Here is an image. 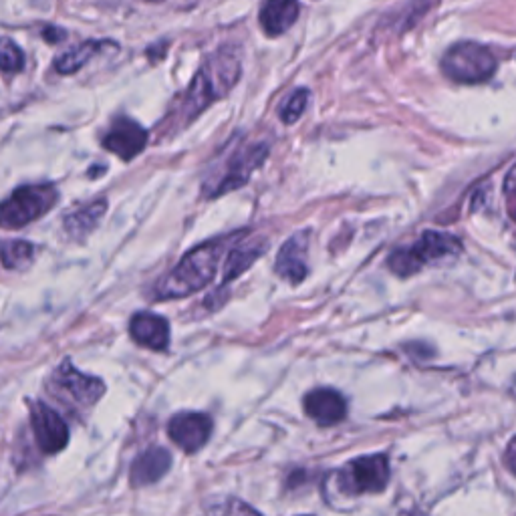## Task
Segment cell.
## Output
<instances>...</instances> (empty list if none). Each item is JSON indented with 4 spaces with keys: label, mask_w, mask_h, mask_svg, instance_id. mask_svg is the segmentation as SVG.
Listing matches in <instances>:
<instances>
[{
    "label": "cell",
    "mask_w": 516,
    "mask_h": 516,
    "mask_svg": "<svg viewBox=\"0 0 516 516\" xmlns=\"http://www.w3.org/2000/svg\"><path fill=\"white\" fill-rule=\"evenodd\" d=\"M240 71H242V65H240L238 49L222 47L196 73L186 93V99L180 107V115H184L186 121L194 119L212 101L224 97L236 85Z\"/></svg>",
    "instance_id": "obj_1"
},
{
    "label": "cell",
    "mask_w": 516,
    "mask_h": 516,
    "mask_svg": "<svg viewBox=\"0 0 516 516\" xmlns=\"http://www.w3.org/2000/svg\"><path fill=\"white\" fill-rule=\"evenodd\" d=\"M228 242L230 238L212 240L188 252L172 269V273L164 281H160V285L156 287V299H184L194 295L196 291H202L214 279Z\"/></svg>",
    "instance_id": "obj_2"
},
{
    "label": "cell",
    "mask_w": 516,
    "mask_h": 516,
    "mask_svg": "<svg viewBox=\"0 0 516 516\" xmlns=\"http://www.w3.org/2000/svg\"><path fill=\"white\" fill-rule=\"evenodd\" d=\"M460 252L462 244L456 236L440 230H428L412 246L394 250L387 258V267L398 277H412L430 265L454 261Z\"/></svg>",
    "instance_id": "obj_3"
},
{
    "label": "cell",
    "mask_w": 516,
    "mask_h": 516,
    "mask_svg": "<svg viewBox=\"0 0 516 516\" xmlns=\"http://www.w3.org/2000/svg\"><path fill=\"white\" fill-rule=\"evenodd\" d=\"M59 194L51 184L23 186L0 204V228H23L47 214Z\"/></svg>",
    "instance_id": "obj_4"
},
{
    "label": "cell",
    "mask_w": 516,
    "mask_h": 516,
    "mask_svg": "<svg viewBox=\"0 0 516 516\" xmlns=\"http://www.w3.org/2000/svg\"><path fill=\"white\" fill-rule=\"evenodd\" d=\"M442 71L456 83H482L496 71V57L478 43H458L442 59Z\"/></svg>",
    "instance_id": "obj_5"
},
{
    "label": "cell",
    "mask_w": 516,
    "mask_h": 516,
    "mask_svg": "<svg viewBox=\"0 0 516 516\" xmlns=\"http://www.w3.org/2000/svg\"><path fill=\"white\" fill-rule=\"evenodd\" d=\"M387 482H390V460L385 454L355 458L339 474V486L349 494L381 492Z\"/></svg>",
    "instance_id": "obj_6"
},
{
    "label": "cell",
    "mask_w": 516,
    "mask_h": 516,
    "mask_svg": "<svg viewBox=\"0 0 516 516\" xmlns=\"http://www.w3.org/2000/svg\"><path fill=\"white\" fill-rule=\"evenodd\" d=\"M31 426L35 440L45 454H57L69 444V428L65 420L43 402H35L31 406Z\"/></svg>",
    "instance_id": "obj_7"
},
{
    "label": "cell",
    "mask_w": 516,
    "mask_h": 516,
    "mask_svg": "<svg viewBox=\"0 0 516 516\" xmlns=\"http://www.w3.org/2000/svg\"><path fill=\"white\" fill-rule=\"evenodd\" d=\"M148 144L146 129L129 117H117L111 123V129L103 138V148L117 158L129 162L144 152Z\"/></svg>",
    "instance_id": "obj_8"
},
{
    "label": "cell",
    "mask_w": 516,
    "mask_h": 516,
    "mask_svg": "<svg viewBox=\"0 0 516 516\" xmlns=\"http://www.w3.org/2000/svg\"><path fill=\"white\" fill-rule=\"evenodd\" d=\"M55 383L65 396H69L77 406L85 408L97 404L105 394V385L101 379L81 373L73 367L71 361H63L55 371Z\"/></svg>",
    "instance_id": "obj_9"
},
{
    "label": "cell",
    "mask_w": 516,
    "mask_h": 516,
    "mask_svg": "<svg viewBox=\"0 0 516 516\" xmlns=\"http://www.w3.org/2000/svg\"><path fill=\"white\" fill-rule=\"evenodd\" d=\"M267 154H269V148L263 146V144H254V146H248L244 150H238L228 160V166H226L224 174L220 176L218 184L210 190L212 192L210 196H222V194H226L230 190H236L242 184H246L250 174L265 162Z\"/></svg>",
    "instance_id": "obj_10"
},
{
    "label": "cell",
    "mask_w": 516,
    "mask_h": 516,
    "mask_svg": "<svg viewBox=\"0 0 516 516\" xmlns=\"http://www.w3.org/2000/svg\"><path fill=\"white\" fill-rule=\"evenodd\" d=\"M168 434L174 444H178L184 452L192 454L206 446L212 434V420L206 414L184 412L170 420Z\"/></svg>",
    "instance_id": "obj_11"
},
{
    "label": "cell",
    "mask_w": 516,
    "mask_h": 516,
    "mask_svg": "<svg viewBox=\"0 0 516 516\" xmlns=\"http://www.w3.org/2000/svg\"><path fill=\"white\" fill-rule=\"evenodd\" d=\"M307 250H309V232L301 230L295 236H291L279 250L277 265H275L277 275H281L285 281L293 285H299L309 273Z\"/></svg>",
    "instance_id": "obj_12"
},
{
    "label": "cell",
    "mask_w": 516,
    "mask_h": 516,
    "mask_svg": "<svg viewBox=\"0 0 516 516\" xmlns=\"http://www.w3.org/2000/svg\"><path fill=\"white\" fill-rule=\"evenodd\" d=\"M305 414L315 420L319 426H335L347 416V402L345 398L329 390V387H321V390H313L303 400Z\"/></svg>",
    "instance_id": "obj_13"
},
{
    "label": "cell",
    "mask_w": 516,
    "mask_h": 516,
    "mask_svg": "<svg viewBox=\"0 0 516 516\" xmlns=\"http://www.w3.org/2000/svg\"><path fill=\"white\" fill-rule=\"evenodd\" d=\"M129 333L134 341L152 351H164L170 343V325L156 313H138L129 323Z\"/></svg>",
    "instance_id": "obj_14"
},
{
    "label": "cell",
    "mask_w": 516,
    "mask_h": 516,
    "mask_svg": "<svg viewBox=\"0 0 516 516\" xmlns=\"http://www.w3.org/2000/svg\"><path fill=\"white\" fill-rule=\"evenodd\" d=\"M172 468V454L166 448H150L132 466V484L146 486L158 482Z\"/></svg>",
    "instance_id": "obj_15"
},
{
    "label": "cell",
    "mask_w": 516,
    "mask_h": 516,
    "mask_svg": "<svg viewBox=\"0 0 516 516\" xmlns=\"http://www.w3.org/2000/svg\"><path fill=\"white\" fill-rule=\"evenodd\" d=\"M269 250V242L265 238L261 240H244L232 246L228 252L226 265H224V285L238 279L242 273H246L258 256H263Z\"/></svg>",
    "instance_id": "obj_16"
},
{
    "label": "cell",
    "mask_w": 516,
    "mask_h": 516,
    "mask_svg": "<svg viewBox=\"0 0 516 516\" xmlns=\"http://www.w3.org/2000/svg\"><path fill=\"white\" fill-rule=\"evenodd\" d=\"M299 17V5L285 0V3H267L261 9V25L269 37H281L287 33Z\"/></svg>",
    "instance_id": "obj_17"
},
{
    "label": "cell",
    "mask_w": 516,
    "mask_h": 516,
    "mask_svg": "<svg viewBox=\"0 0 516 516\" xmlns=\"http://www.w3.org/2000/svg\"><path fill=\"white\" fill-rule=\"evenodd\" d=\"M105 210H107V202L105 200H99V202H93L73 214H69L65 218V230L71 238H85L89 232L95 230V226L101 222V218L105 216Z\"/></svg>",
    "instance_id": "obj_18"
},
{
    "label": "cell",
    "mask_w": 516,
    "mask_h": 516,
    "mask_svg": "<svg viewBox=\"0 0 516 516\" xmlns=\"http://www.w3.org/2000/svg\"><path fill=\"white\" fill-rule=\"evenodd\" d=\"M105 45H109V43L87 41V43L75 47L73 51L61 55V57L55 61V69H57L59 73H63V75H71V73L79 71L89 59H93V57L101 51V47H105Z\"/></svg>",
    "instance_id": "obj_19"
},
{
    "label": "cell",
    "mask_w": 516,
    "mask_h": 516,
    "mask_svg": "<svg viewBox=\"0 0 516 516\" xmlns=\"http://www.w3.org/2000/svg\"><path fill=\"white\" fill-rule=\"evenodd\" d=\"M35 256V246L27 240H13L0 246V258L3 265L11 271H25Z\"/></svg>",
    "instance_id": "obj_20"
},
{
    "label": "cell",
    "mask_w": 516,
    "mask_h": 516,
    "mask_svg": "<svg viewBox=\"0 0 516 516\" xmlns=\"http://www.w3.org/2000/svg\"><path fill=\"white\" fill-rule=\"evenodd\" d=\"M25 69V53L13 39H0V71L19 73Z\"/></svg>",
    "instance_id": "obj_21"
},
{
    "label": "cell",
    "mask_w": 516,
    "mask_h": 516,
    "mask_svg": "<svg viewBox=\"0 0 516 516\" xmlns=\"http://www.w3.org/2000/svg\"><path fill=\"white\" fill-rule=\"evenodd\" d=\"M307 103H309V91L307 89H295L285 99V103L281 105V119H283V123L291 125V123L299 121L303 111L307 109Z\"/></svg>",
    "instance_id": "obj_22"
},
{
    "label": "cell",
    "mask_w": 516,
    "mask_h": 516,
    "mask_svg": "<svg viewBox=\"0 0 516 516\" xmlns=\"http://www.w3.org/2000/svg\"><path fill=\"white\" fill-rule=\"evenodd\" d=\"M214 516H263V514L242 500L230 498L214 508Z\"/></svg>",
    "instance_id": "obj_23"
},
{
    "label": "cell",
    "mask_w": 516,
    "mask_h": 516,
    "mask_svg": "<svg viewBox=\"0 0 516 516\" xmlns=\"http://www.w3.org/2000/svg\"><path fill=\"white\" fill-rule=\"evenodd\" d=\"M504 192H506V200H508V212L512 214V198H514V170H510L506 174V186H504Z\"/></svg>",
    "instance_id": "obj_24"
},
{
    "label": "cell",
    "mask_w": 516,
    "mask_h": 516,
    "mask_svg": "<svg viewBox=\"0 0 516 516\" xmlns=\"http://www.w3.org/2000/svg\"><path fill=\"white\" fill-rule=\"evenodd\" d=\"M43 37L47 39V41H51V43H55V41H61L63 37H65V33L61 31V29H47L45 33H43Z\"/></svg>",
    "instance_id": "obj_25"
},
{
    "label": "cell",
    "mask_w": 516,
    "mask_h": 516,
    "mask_svg": "<svg viewBox=\"0 0 516 516\" xmlns=\"http://www.w3.org/2000/svg\"><path fill=\"white\" fill-rule=\"evenodd\" d=\"M512 450H514V442H510V444H508V456H506V458H508V468H510V470H512Z\"/></svg>",
    "instance_id": "obj_26"
}]
</instances>
